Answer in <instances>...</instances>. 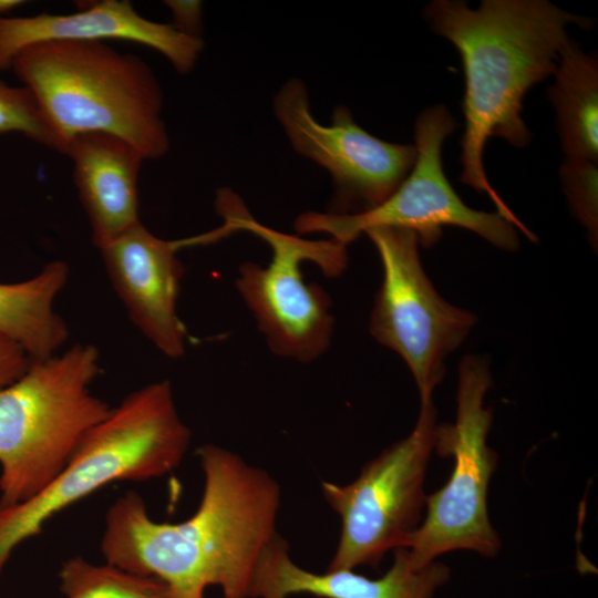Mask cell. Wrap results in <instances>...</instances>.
Masks as SVG:
<instances>
[{"label": "cell", "mask_w": 598, "mask_h": 598, "mask_svg": "<svg viewBox=\"0 0 598 598\" xmlns=\"http://www.w3.org/2000/svg\"><path fill=\"white\" fill-rule=\"evenodd\" d=\"M204 491L195 513L179 523L151 518L130 491L109 508L101 540L105 563L162 581L171 598H249L257 566L278 536L281 491L265 470L215 444L197 450Z\"/></svg>", "instance_id": "obj_1"}, {"label": "cell", "mask_w": 598, "mask_h": 598, "mask_svg": "<svg viewBox=\"0 0 598 598\" xmlns=\"http://www.w3.org/2000/svg\"><path fill=\"white\" fill-rule=\"evenodd\" d=\"M425 18L456 47L463 63L461 181L487 194L497 213L530 238L532 231L489 184L483 151L491 137L515 147L528 144L532 134L520 115L526 92L555 73L569 40L567 25L586 28L591 21L544 0H484L477 10L463 1L435 0L425 8Z\"/></svg>", "instance_id": "obj_2"}, {"label": "cell", "mask_w": 598, "mask_h": 598, "mask_svg": "<svg viewBox=\"0 0 598 598\" xmlns=\"http://www.w3.org/2000/svg\"><path fill=\"white\" fill-rule=\"evenodd\" d=\"M11 69L37 99L61 153L84 133L118 136L145 159L168 151L162 90L140 56L101 41H52L19 52Z\"/></svg>", "instance_id": "obj_3"}, {"label": "cell", "mask_w": 598, "mask_h": 598, "mask_svg": "<svg viewBox=\"0 0 598 598\" xmlns=\"http://www.w3.org/2000/svg\"><path fill=\"white\" fill-rule=\"evenodd\" d=\"M190 431L167 380L126 395L82 440L61 472L30 499L0 508V574L12 551L63 509L117 481L161 477L183 461Z\"/></svg>", "instance_id": "obj_4"}, {"label": "cell", "mask_w": 598, "mask_h": 598, "mask_svg": "<svg viewBox=\"0 0 598 598\" xmlns=\"http://www.w3.org/2000/svg\"><path fill=\"white\" fill-rule=\"evenodd\" d=\"M100 372L99 349L76 343L31 360L0 389V508L42 491L110 414L113 406L91 391Z\"/></svg>", "instance_id": "obj_5"}, {"label": "cell", "mask_w": 598, "mask_h": 598, "mask_svg": "<svg viewBox=\"0 0 598 598\" xmlns=\"http://www.w3.org/2000/svg\"><path fill=\"white\" fill-rule=\"evenodd\" d=\"M216 207L224 217V236L249 231L271 249L266 266L245 262L236 287L275 354L310 362L329 348L334 329L330 299L322 288L306 282L301 265L317 264L328 276L341 274L348 261L347 246L329 238L308 240L271 229L252 218L229 190L218 192Z\"/></svg>", "instance_id": "obj_6"}, {"label": "cell", "mask_w": 598, "mask_h": 598, "mask_svg": "<svg viewBox=\"0 0 598 598\" xmlns=\"http://www.w3.org/2000/svg\"><path fill=\"white\" fill-rule=\"evenodd\" d=\"M491 386L487 361L466 355L458 369L456 421L437 425L435 434L434 448L443 457L453 456L454 468L447 483L426 496L425 519L405 545L417 567L447 551L468 549L493 557L501 547L487 511L488 483L497 463L486 444L492 410L483 406Z\"/></svg>", "instance_id": "obj_7"}, {"label": "cell", "mask_w": 598, "mask_h": 598, "mask_svg": "<svg viewBox=\"0 0 598 598\" xmlns=\"http://www.w3.org/2000/svg\"><path fill=\"white\" fill-rule=\"evenodd\" d=\"M436 427L432 400L421 402L413 431L369 461L353 482L321 483L324 499L341 519L328 569L375 567L389 550L405 547L425 506L423 483Z\"/></svg>", "instance_id": "obj_8"}, {"label": "cell", "mask_w": 598, "mask_h": 598, "mask_svg": "<svg viewBox=\"0 0 598 598\" xmlns=\"http://www.w3.org/2000/svg\"><path fill=\"white\" fill-rule=\"evenodd\" d=\"M456 123L447 109L424 110L415 122L416 157L399 187L379 206L355 214L307 212L295 224L298 233H324L348 245L373 227H398L413 231L420 245H434L444 226L471 230L492 245L508 251L517 249L516 227L501 214L466 206L446 178L442 145Z\"/></svg>", "instance_id": "obj_9"}, {"label": "cell", "mask_w": 598, "mask_h": 598, "mask_svg": "<svg viewBox=\"0 0 598 598\" xmlns=\"http://www.w3.org/2000/svg\"><path fill=\"white\" fill-rule=\"evenodd\" d=\"M365 234L383 269L370 332L405 362L421 402L432 400L444 377L446 357L462 344L477 318L448 303L435 290L422 267L420 243L413 231L383 226Z\"/></svg>", "instance_id": "obj_10"}, {"label": "cell", "mask_w": 598, "mask_h": 598, "mask_svg": "<svg viewBox=\"0 0 598 598\" xmlns=\"http://www.w3.org/2000/svg\"><path fill=\"white\" fill-rule=\"evenodd\" d=\"M274 110L292 147L331 174L337 209L330 213L355 214L379 206L415 162L414 145L389 143L369 134L343 105L336 107L330 125L318 122L300 80L282 85Z\"/></svg>", "instance_id": "obj_11"}, {"label": "cell", "mask_w": 598, "mask_h": 598, "mask_svg": "<svg viewBox=\"0 0 598 598\" xmlns=\"http://www.w3.org/2000/svg\"><path fill=\"white\" fill-rule=\"evenodd\" d=\"M99 249L132 323L164 355L181 358L188 337L177 312L181 239H162L140 221Z\"/></svg>", "instance_id": "obj_12"}, {"label": "cell", "mask_w": 598, "mask_h": 598, "mask_svg": "<svg viewBox=\"0 0 598 598\" xmlns=\"http://www.w3.org/2000/svg\"><path fill=\"white\" fill-rule=\"evenodd\" d=\"M122 40L164 55L181 74L188 73L203 50L199 37L148 20L127 0H101L72 13L0 17V70L11 69L22 50L52 41Z\"/></svg>", "instance_id": "obj_13"}, {"label": "cell", "mask_w": 598, "mask_h": 598, "mask_svg": "<svg viewBox=\"0 0 598 598\" xmlns=\"http://www.w3.org/2000/svg\"><path fill=\"white\" fill-rule=\"evenodd\" d=\"M448 577L450 569L442 563L415 566L405 547L394 550L391 568L377 579L353 569L312 573L292 561L287 542L278 535L257 566L249 598H287L296 594L322 598H432Z\"/></svg>", "instance_id": "obj_14"}, {"label": "cell", "mask_w": 598, "mask_h": 598, "mask_svg": "<svg viewBox=\"0 0 598 598\" xmlns=\"http://www.w3.org/2000/svg\"><path fill=\"white\" fill-rule=\"evenodd\" d=\"M87 215L92 241L101 248L137 223L142 153L127 141L105 133H84L62 151Z\"/></svg>", "instance_id": "obj_15"}, {"label": "cell", "mask_w": 598, "mask_h": 598, "mask_svg": "<svg viewBox=\"0 0 598 598\" xmlns=\"http://www.w3.org/2000/svg\"><path fill=\"white\" fill-rule=\"evenodd\" d=\"M66 262H48L33 277L0 282V334L17 342L31 360L59 352L69 339L68 324L54 302L68 283Z\"/></svg>", "instance_id": "obj_16"}, {"label": "cell", "mask_w": 598, "mask_h": 598, "mask_svg": "<svg viewBox=\"0 0 598 598\" xmlns=\"http://www.w3.org/2000/svg\"><path fill=\"white\" fill-rule=\"evenodd\" d=\"M566 159H598V64L574 41L561 48L548 91Z\"/></svg>", "instance_id": "obj_17"}, {"label": "cell", "mask_w": 598, "mask_h": 598, "mask_svg": "<svg viewBox=\"0 0 598 598\" xmlns=\"http://www.w3.org/2000/svg\"><path fill=\"white\" fill-rule=\"evenodd\" d=\"M59 578L65 598H171L167 587L154 577L109 563L92 564L82 557L63 563Z\"/></svg>", "instance_id": "obj_18"}, {"label": "cell", "mask_w": 598, "mask_h": 598, "mask_svg": "<svg viewBox=\"0 0 598 598\" xmlns=\"http://www.w3.org/2000/svg\"><path fill=\"white\" fill-rule=\"evenodd\" d=\"M0 133H20L61 153L62 145L37 99L25 86L0 80Z\"/></svg>", "instance_id": "obj_19"}, {"label": "cell", "mask_w": 598, "mask_h": 598, "mask_svg": "<svg viewBox=\"0 0 598 598\" xmlns=\"http://www.w3.org/2000/svg\"><path fill=\"white\" fill-rule=\"evenodd\" d=\"M560 181L576 218L586 227L590 243L598 238V168L597 162L566 159L560 166Z\"/></svg>", "instance_id": "obj_20"}, {"label": "cell", "mask_w": 598, "mask_h": 598, "mask_svg": "<svg viewBox=\"0 0 598 598\" xmlns=\"http://www.w3.org/2000/svg\"><path fill=\"white\" fill-rule=\"evenodd\" d=\"M30 362L31 359L22 347L0 334V389L22 375Z\"/></svg>", "instance_id": "obj_21"}, {"label": "cell", "mask_w": 598, "mask_h": 598, "mask_svg": "<svg viewBox=\"0 0 598 598\" xmlns=\"http://www.w3.org/2000/svg\"><path fill=\"white\" fill-rule=\"evenodd\" d=\"M165 4L169 8L173 14L174 22L172 25L178 31L198 37L202 20V3L199 1H177L168 0Z\"/></svg>", "instance_id": "obj_22"}, {"label": "cell", "mask_w": 598, "mask_h": 598, "mask_svg": "<svg viewBox=\"0 0 598 598\" xmlns=\"http://www.w3.org/2000/svg\"><path fill=\"white\" fill-rule=\"evenodd\" d=\"M24 2L20 0H0V17L22 6Z\"/></svg>", "instance_id": "obj_23"}]
</instances>
